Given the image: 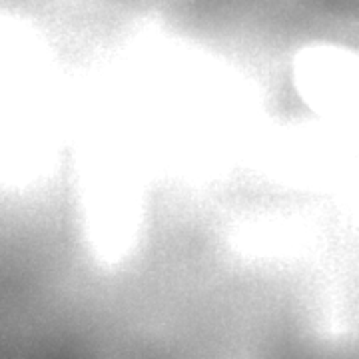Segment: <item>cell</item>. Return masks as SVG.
<instances>
[{"label":"cell","mask_w":359,"mask_h":359,"mask_svg":"<svg viewBox=\"0 0 359 359\" xmlns=\"http://www.w3.org/2000/svg\"><path fill=\"white\" fill-rule=\"evenodd\" d=\"M86 219L94 244L106 257H120L138 228V184L120 136H96L84 174Z\"/></svg>","instance_id":"1"},{"label":"cell","mask_w":359,"mask_h":359,"mask_svg":"<svg viewBox=\"0 0 359 359\" xmlns=\"http://www.w3.org/2000/svg\"><path fill=\"white\" fill-rule=\"evenodd\" d=\"M294 86L316 114L359 136V48L313 42L295 52Z\"/></svg>","instance_id":"2"}]
</instances>
